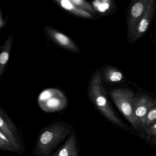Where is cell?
<instances>
[{
	"label": "cell",
	"mask_w": 156,
	"mask_h": 156,
	"mask_svg": "<svg viewBox=\"0 0 156 156\" xmlns=\"http://www.w3.org/2000/svg\"><path fill=\"white\" fill-rule=\"evenodd\" d=\"M70 132L69 129L60 123H55L44 130L39 138L37 150L39 155L47 156Z\"/></svg>",
	"instance_id": "6da1fadb"
},
{
	"label": "cell",
	"mask_w": 156,
	"mask_h": 156,
	"mask_svg": "<svg viewBox=\"0 0 156 156\" xmlns=\"http://www.w3.org/2000/svg\"><path fill=\"white\" fill-rule=\"evenodd\" d=\"M38 102L41 107L45 110H58L66 105L67 100L63 93L54 88L44 89L40 94Z\"/></svg>",
	"instance_id": "7a4b0ae2"
},
{
	"label": "cell",
	"mask_w": 156,
	"mask_h": 156,
	"mask_svg": "<svg viewBox=\"0 0 156 156\" xmlns=\"http://www.w3.org/2000/svg\"><path fill=\"white\" fill-rule=\"evenodd\" d=\"M5 25V22L3 20L2 17V14L1 13V17H0V27L1 29H2V27H4Z\"/></svg>",
	"instance_id": "e0dca14e"
},
{
	"label": "cell",
	"mask_w": 156,
	"mask_h": 156,
	"mask_svg": "<svg viewBox=\"0 0 156 156\" xmlns=\"http://www.w3.org/2000/svg\"><path fill=\"white\" fill-rule=\"evenodd\" d=\"M13 44V37L11 34L5 42L0 55V76L2 77L4 73L5 67L9 58L10 54Z\"/></svg>",
	"instance_id": "9c48e42d"
},
{
	"label": "cell",
	"mask_w": 156,
	"mask_h": 156,
	"mask_svg": "<svg viewBox=\"0 0 156 156\" xmlns=\"http://www.w3.org/2000/svg\"><path fill=\"white\" fill-rule=\"evenodd\" d=\"M92 6L95 11L103 12L108 9V2L106 1H95L92 2Z\"/></svg>",
	"instance_id": "7c38bea8"
},
{
	"label": "cell",
	"mask_w": 156,
	"mask_h": 156,
	"mask_svg": "<svg viewBox=\"0 0 156 156\" xmlns=\"http://www.w3.org/2000/svg\"><path fill=\"white\" fill-rule=\"evenodd\" d=\"M0 148L4 150L15 151L19 149L3 133L0 131Z\"/></svg>",
	"instance_id": "30bf717a"
},
{
	"label": "cell",
	"mask_w": 156,
	"mask_h": 156,
	"mask_svg": "<svg viewBox=\"0 0 156 156\" xmlns=\"http://www.w3.org/2000/svg\"><path fill=\"white\" fill-rule=\"evenodd\" d=\"M107 76L108 80L111 82H117L122 80L123 75L119 71L112 70L107 72Z\"/></svg>",
	"instance_id": "4fadbf2b"
},
{
	"label": "cell",
	"mask_w": 156,
	"mask_h": 156,
	"mask_svg": "<svg viewBox=\"0 0 156 156\" xmlns=\"http://www.w3.org/2000/svg\"><path fill=\"white\" fill-rule=\"evenodd\" d=\"M150 0H141L132 5L128 19V35L132 39L136 33L138 25L147 8Z\"/></svg>",
	"instance_id": "3957f363"
},
{
	"label": "cell",
	"mask_w": 156,
	"mask_h": 156,
	"mask_svg": "<svg viewBox=\"0 0 156 156\" xmlns=\"http://www.w3.org/2000/svg\"><path fill=\"white\" fill-rule=\"evenodd\" d=\"M55 2L61 8L75 16L87 19L93 18L91 13L79 9L71 0H55Z\"/></svg>",
	"instance_id": "8992f818"
},
{
	"label": "cell",
	"mask_w": 156,
	"mask_h": 156,
	"mask_svg": "<svg viewBox=\"0 0 156 156\" xmlns=\"http://www.w3.org/2000/svg\"><path fill=\"white\" fill-rule=\"evenodd\" d=\"M155 7H156V4H155V1L150 0L147 8L138 25L136 33L133 38L131 39V41H132L135 42L138 40L147 30L150 23L151 22L154 16L155 9H156Z\"/></svg>",
	"instance_id": "5b68a950"
},
{
	"label": "cell",
	"mask_w": 156,
	"mask_h": 156,
	"mask_svg": "<svg viewBox=\"0 0 156 156\" xmlns=\"http://www.w3.org/2000/svg\"><path fill=\"white\" fill-rule=\"evenodd\" d=\"M52 156H78L76 140L74 136L72 135L62 148Z\"/></svg>",
	"instance_id": "52a82bcc"
},
{
	"label": "cell",
	"mask_w": 156,
	"mask_h": 156,
	"mask_svg": "<svg viewBox=\"0 0 156 156\" xmlns=\"http://www.w3.org/2000/svg\"><path fill=\"white\" fill-rule=\"evenodd\" d=\"M44 31L49 38L59 46L73 52L80 53V51L78 47L65 34L50 26H45Z\"/></svg>",
	"instance_id": "277c9868"
},
{
	"label": "cell",
	"mask_w": 156,
	"mask_h": 156,
	"mask_svg": "<svg viewBox=\"0 0 156 156\" xmlns=\"http://www.w3.org/2000/svg\"><path fill=\"white\" fill-rule=\"evenodd\" d=\"M71 1L74 4L81 9L89 12L91 14L92 13H94L95 10L92 5H91L90 3L86 1H84V0H71Z\"/></svg>",
	"instance_id": "8fae6325"
},
{
	"label": "cell",
	"mask_w": 156,
	"mask_h": 156,
	"mask_svg": "<svg viewBox=\"0 0 156 156\" xmlns=\"http://www.w3.org/2000/svg\"><path fill=\"white\" fill-rule=\"evenodd\" d=\"M147 112V109L144 106H140L136 110V114L139 117H142L144 116Z\"/></svg>",
	"instance_id": "9a60e30c"
},
{
	"label": "cell",
	"mask_w": 156,
	"mask_h": 156,
	"mask_svg": "<svg viewBox=\"0 0 156 156\" xmlns=\"http://www.w3.org/2000/svg\"><path fill=\"white\" fill-rule=\"evenodd\" d=\"M148 118L151 120L156 119V109H154L150 111L149 113Z\"/></svg>",
	"instance_id": "2e32d148"
},
{
	"label": "cell",
	"mask_w": 156,
	"mask_h": 156,
	"mask_svg": "<svg viewBox=\"0 0 156 156\" xmlns=\"http://www.w3.org/2000/svg\"><path fill=\"white\" fill-rule=\"evenodd\" d=\"M123 102L121 104V108L125 115H130L132 111L131 105L126 101L122 100Z\"/></svg>",
	"instance_id": "5bb4252c"
},
{
	"label": "cell",
	"mask_w": 156,
	"mask_h": 156,
	"mask_svg": "<svg viewBox=\"0 0 156 156\" xmlns=\"http://www.w3.org/2000/svg\"><path fill=\"white\" fill-rule=\"evenodd\" d=\"M0 130L1 132L3 133L18 148H20V144L14 134L15 130L14 127L12 126L9 121L5 118V116L2 115L1 113L0 118Z\"/></svg>",
	"instance_id": "ba28073f"
},
{
	"label": "cell",
	"mask_w": 156,
	"mask_h": 156,
	"mask_svg": "<svg viewBox=\"0 0 156 156\" xmlns=\"http://www.w3.org/2000/svg\"><path fill=\"white\" fill-rule=\"evenodd\" d=\"M155 127H156V125H155Z\"/></svg>",
	"instance_id": "ac0fdd59"
}]
</instances>
